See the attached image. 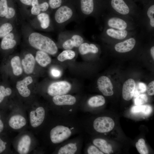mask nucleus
<instances>
[{"instance_id":"29","label":"nucleus","mask_w":154,"mask_h":154,"mask_svg":"<svg viewBox=\"0 0 154 154\" xmlns=\"http://www.w3.org/2000/svg\"><path fill=\"white\" fill-rule=\"evenodd\" d=\"M76 143H70L62 147L58 152V154H74L76 151Z\"/></svg>"},{"instance_id":"18","label":"nucleus","mask_w":154,"mask_h":154,"mask_svg":"<svg viewBox=\"0 0 154 154\" xmlns=\"http://www.w3.org/2000/svg\"><path fill=\"white\" fill-rule=\"evenodd\" d=\"M31 142V138L29 135H25L23 136L17 144V152L20 154L28 153L30 149Z\"/></svg>"},{"instance_id":"43","label":"nucleus","mask_w":154,"mask_h":154,"mask_svg":"<svg viewBox=\"0 0 154 154\" xmlns=\"http://www.w3.org/2000/svg\"><path fill=\"white\" fill-rule=\"evenodd\" d=\"M33 0H20V1L25 5H30L31 4Z\"/></svg>"},{"instance_id":"39","label":"nucleus","mask_w":154,"mask_h":154,"mask_svg":"<svg viewBox=\"0 0 154 154\" xmlns=\"http://www.w3.org/2000/svg\"><path fill=\"white\" fill-rule=\"evenodd\" d=\"M146 90L148 94L150 96L154 94V81L150 82L147 87Z\"/></svg>"},{"instance_id":"6","label":"nucleus","mask_w":154,"mask_h":154,"mask_svg":"<svg viewBox=\"0 0 154 154\" xmlns=\"http://www.w3.org/2000/svg\"><path fill=\"white\" fill-rule=\"evenodd\" d=\"M28 40L32 46L49 54L54 55L58 52V47L54 41L50 38L38 33H31Z\"/></svg>"},{"instance_id":"40","label":"nucleus","mask_w":154,"mask_h":154,"mask_svg":"<svg viewBox=\"0 0 154 154\" xmlns=\"http://www.w3.org/2000/svg\"><path fill=\"white\" fill-rule=\"evenodd\" d=\"M40 6L41 11L43 12L47 11L49 7L48 3L46 2H44L40 3Z\"/></svg>"},{"instance_id":"23","label":"nucleus","mask_w":154,"mask_h":154,"mask_svg":"<svg viewBox=\"0 0 154 154\" xmlns=\"http://www.w3.org/2000/svg\"><path fill=\"white\" fill-rule=\"evenodd\" d=\"M35 60L42 67H45L51 62V59L48 54L41 50L37 51L36 54Z\"/></svg>"},{"instance_id":"24","label":"nucleus","mask_w":154,"mask_h":154,"mask_svg":"<svg viewBox=\"0 0 154 154\" xmlns=\"http://www.w3.org/2000/svg\"><path fill=\"white\" fill-rule=\"evenodd\" d=\"M93 143L102 151L106 154H109L113 152L111 145L103 139H95L93 141Z\"/></svg>"},{"instance_id":"4","label":"nucleus","mask_w":154,"mask_h":154,"mask_svg":"<svg viewBox=\"0 0 154 154\" xmlns=\"http://www.w3.org/2000/svg\"><path fill=\"white\" fill-rule=\"evenodd\" d=\"M55 10L54 14V20L60 32L63 31L65 26L70 22L79 21L75 6L71 3L65 1Z\"/></svg>"},{"instance_id":"37","label":"nucleus","mask_w":154,"mask_h":154,"mask_svg":"<svg viewBox=\"0 0 154 154\" xmlns=\"http://www.w3.org/2000/svg\"><path fill=\"white\" fill-rule=\"evenodd\" d=\"M65 1L64 0H49L48 3L51 9H55L61 6Z\"/></svg>"},{"instance_id":"3","label":"nucleus","mask_w":154,"mask_h":154,"mask_svg":"<svg viewBox=\"0 0 154 154\" xmlns=\"http://www.w3.org/2000/svg\"><path fill=\"white\" fill-rule=\"evenodd\" d=\"M102 22L103 27L120 30H133L139 29L137 23L133 19L111 13H104L99 22Z\"/></svg>"},{"instance_id":"21","label":"nucleus","mask_w":154,"mask_h":154,"mask_svg":"<svg viewBox=\"0 0 154 154\" xmlns=\"http://www.w3.org/2000/svg\"><path fill=\"white\" fill-rule=\"evenodd\" d=\"M15 10L8 7L7 0H0V17L7 19L13 18L15 15Z\"/></svg>"},{"instance_id":"41","label":"nucleus","mask_w":154,"mask_h":154,"mask_svg":"<svg viewBox=\"0 0 154 154\" xmlns=\"http://www.w3.org/2000/svg\"><path fill=\"white\" fill-rule=\"evenodd\" d=\"M51 73L52 76L56 77H59L61 74V72L59 70L55 68L51 69Z\"/></svg>"},{"instance_id":"31","label":"nucleus","mask_w":154,"mask_h":154,"mask_svg":"<svg viewBox=\"0 0 154 154\" xmlns=\"http://www.w3.org/2000/svg\"><path fill=\"white\" fill-rule=\"evenodd\" d=\"M136 148L141 154H147L149 153L148 148L145 145L144 140L142 138L139 139L135 144Z\"/></svg>"},{"instance_id":"20","label":"nucleus","mask_w":154,"mask_h":154,"mask_svg":"<svg viewBox=\"0 0 154 154\" xmlns=\"http://www.w3.org/2000/svg\"><path fill=\"white\" fill-rule=\"evenodd\" d=\"M9 126L12 129L17 130L25 126L27 123L25 118L19 114H16L11 116L9 121Z\"/></svg>"},{"instance_id":"38","label":"nucleus","mask_w":154,"mask_h":154,"mask_svg":"<svg viewBox=\"0 0 154 154\" xmlns=\"http://www.w3.org/2000/svg\"><path fill=\"white\" fill-rule=\"evenodd\" d=\"M89 154H103L102 152L100 151L96 147L91 145L87 149Z\"/></svg>"},{"instance_id":"35","label":"nucleus","mask_w":154,"mask_h":154,"mask_svg":"<svg viewBox=\"0 0 154 154\" xmlns=\"http://www.w3.org/2000/svg\"><path fill=\"white\" fill-rule=\"evenodd\" d=\"M32 8L31 12L32 14L38 15L40 13L41 11L40 4L38 0H33L31 3Z\"/></svg>"},{"instance_id":"27","label":"nucleus","mask_w":154,"mask_h":154,"mask_svg":"<svg viewBox=\"0 0 154 154\" xmlns=\"http://www.w3.org/2000/svg\"><path fill=\"white\" fill-rule=\"evenodd\" d=\"M152 109L149 105H136L132 107L131 110V112L134 114L142 113L146 115L150 114L152 112Z\"/></svg>"},{"instance_id":"13","label":"nucleus","mask_w":154,"mask_h":154,"mask_svg":"<svg viewBox=\"0 0 154 154\" xmlns=\"http://www.w3.org/2000/svg\"><path fill=\"white\" fill-rule=\"evenodd\" d=\"M97 85L100 91L106 96H110L114 94L113 86L110 79L107 77H100L97 81Z\"/></svg>"},{"instance_id":"22","label":"nucleus","mask_w":154,"mask_h":154,"mask_svg":"<svg viewBox=\"0 0 154 154\" xmlns=\"http://www.w3.org/2000/svg\"><path fill=\"white\" fill-rule=\"evenodd\" d=\"M14 38V35L12 33H10L3 37L1 43V48L6 50L13 48L17 43Z\"/></svg>"},{"instance_id":"46","label":"nucleus","mask_w":154,"mask_h":154,"mask_svg":"<svg viewBox=\"0 0 154 154\" xmlns=\"http://www.w3.org/2000/svg\"><path fill=\"white\" fill-rule=\"evenodd\" d=\"M151 56L153 59L154 60V46H153L151 48Z\"/></svg>"},{"instance_id":"36","label":"nucleus","mask_w":154,"mask_h":154,"mask_svg":"<svg viewBox=\"0 0 154 154\" xmlns=\"http://www.w3.org/2000/svg\"><path fill=\"white\" fill-rule=\"evenodd\" d=\"M148 98L146 95L142 94L135 98L134 103L136 105H142L148 101Z\"/></svg>"},{"instance_id":"44","label":"nucleus","mask_w":154,"mask_h":154,"mask_svg":"<svg viewBox=\"0 0 154 154\" xmlns=\"http://www.w3.org/2000/svg\"><path fill=\"white\" fill-rule=\"evenodd\" d=\"M133 1L135 2H139L140 3H141V4H142L143 5H144L148 2L149 1H150V0H132Z\"/></svg>"},{"instance_id":"28","label":"nucleus","mask_w":154,"mask_h":154,"mask_svg":"<svg viewBox=\"0 0 154 154\" xmlns=\"http://www.w3.org/2000/svg\"><path fill=\"white\" fill-rule=\"evenodd\" d=\"M105 103L104 97L102 95H97L89 99L88 104L92 107H98L104 105Z\"/></svg>"},{"instance_id":"19","label":"nucleus","mask_w":154,"mask_h":154,"mask_svg":"<svg viewBox=\"0 0 154 154\" xmlns=\"http://www.w3.org/2000/svg\"><path fill=\"white\" fill-rule=\"evenodd\" d=\"M78 51L82 55H85L89 53L96 54L99 51L98 47L95 44L84 42L78 47Z\"/></svg>"},{"instance_id":"15","label":"nucleus","mask_w":154,"mask_h":154,"mask_svg":"<svg viewBox=\"0 0 154 154\" xmlns=\"http://www.w3.org/2000/svg\"><path fill=\"white\" fill-rule=\"evenodd\" d=\"M136 84L135 81L130 78L125 81L123 84L122 88V96L123 99L127 101L131 100L133 96Z\"/></svg>"},{"instance_id":"45","label":"nucleus","mask_w":154,"mask_h":154,"mask_svg":"<svg viewBox=\"0 0 154 154\" xmlns=\"http://www.w3.org/2000/svg\"><path fill=\"white\" fill-rule=\"evenodd\" d=\"M4 124L1 120L0 119V133L3 131L4 129Z\"/></svg>"},{"instance_id":"30","label":"nucleus","mask_w":154,"mask_h":154,"mask_svg":"<svg viewBox=\"0 0 154 154\" xmlns=\"http://www.w3.org/2000/svg\"><path fill=\"white\" fill-rule=\"evenodd\" d=\"M76 56L75 51L72 50H65L60 53L57 57L58 60L63 62L68 60H71Z\"/></svg>"},{"instance_id":"34","label":"nucleus","mask_w":154,"mask_h":154,"mask_svg":"<svg viewBox=\"0 0 154 154\" xmlns=\"http://www.w3.org/2000/svg\"><path fill=\"white\" fill-rule=\"evenodd\" d=\"M146 85L141 82L138 83L135 85V88L133 96L136 98L140 95V93L145 92L146 90Z\"/></svg>"},{"instance_id":"1","label":"nucleus","mask_w":154,"mask_h":154,"mask_svg":"<svg viewBox=\"0 0 154 154\" xmlns=\"http://www.w3.org/2000/svg\"><path fill=\"white\" fill-rule=\"evenodd\" d=\"M103 13H111L127 17L134 19L138 25L141 10L132 0H103Z\"/></svg>"},{"instance_id":"25","label":"nucleus","mask_w":154,"mask_h":154,"mask_svg":"<svg viewBox=\"0 0 154 154\" xmlns=\"http://www.w3.org/2000/svg\"><path fill=\"white\" fill-rule=\"evenodd\" d=\"M10 64L15 75L19 76L22 74L23 67L19 56H15L13 57L11 60Z\"/></svg>"},{"instance_id":"32","label":"nucleus","mask_w":154,"mask_h":154,"mask_svg":"<svg viewBox=\"0 0 154 154\" xmlns=\"http://www.w3.org/2000/svg\"><path fill=\"white\" fill-rule=\"evenodd\" d=\"M11 88L6 86L3 84L0 85V104L4 100L5 98L9 96L12 94Z\"/></svg>"},{"instance_id":"7","label":"nucleus","mask_w":154,"mask_h":154,"mask_svg":"<svg viewBox=\"0 0 154 154\" xmlns=\"http://www.w3.org/2000/svg\"><path fill=\"white\" fill-rule=\"evenodd\" d=\"M139 30V29L133 30H120L103 27L99 36L101 39L104 41L117 43L133 36Z\"/></svg>"},{"instance_id":"2","label":"nucleus","mask_w":154,"mask_h":154,"mask_svg":"<svg viewBox=\"0 0 154 154\" xmlns=\"http://www.w3.org/2000/svg\"><path fill=\"white\" fill-rule=\"evenodd\" d=\"M75 6L79 21L91 16L99 22L104 11L103 0H78Z\"/></svg>"},{"instance_id":"26","label":"nucleus","mask_w":154,"mask_h":154,"mask_svg":"<svg viewBox=\"0 0 154 154\" xmlns=\"http://www.w3.org/2000/svg\"><path fill=\"white\" fill-rule=\"evenodd\" d=\"M37 18L39 21L40 26L43 29L48 28L50 24V19L49 15L46 13L43 12L37 15Z\"/></svg>"},{"instance_id":"17","label":"nucleus","mask_w":154,"mask_h":154,"mask_svg":"<svg viewBox=\"0 0 154 154\" xmlns=\"http://www.w3.org/2000/svg\"><path fill=\"white\" fill-rule=\"evenodd\" d=\"M52 100L54 104L58 106L73 105L76 101V98L69 94L55 96Z\"/></svg>"},{"instance_id":"14","label":"nucleus","mask_w":154,"mask_h":154,"mask_svg":"<svg viewBox=\"0 0 154 154\" xmlns=\"http://www.w3.org/2000/svg\"><path fill=\"white\" fill-rule=\"evenodd\" d=\"M33 82V78L31 76L26 77L22 80L17 82L16 87L21 96L27 98L30 95L31 92L28 86Z\"/></svg>"},{"instance_id":"11","label":"nucleus","mask_w":154,"mask_h":154,"mask_svg":"<svg viewBox=\"0 0 154 154\" xmlns=\"http://www.w3.org/2000/svg\"><path fill=\"white\" fill-rule=\"evenodd\" d=\"M71 88L70 84L66 81L55 82L48 86L47 93L52 96L66 94L70 90Z\"/></svg>"},{"instance_id":"9","label":"nucleus","mask_w":154,"mask_h":154,"mask_svg":"<svg viewBox=\"0 0 154 154\" xmlns=\"http://www.w3.org/2000/svg\"><path fill=\"white\" fill-rule=\"evenodd\" d=\"M71 133V131L68 127L62 125H57L50 131V139L54 143H60L68 138Z\"/></svg>"},{"instance_id":"5","label":"nucleus","mask_w":154,"mask_h":154,"mask_svg":"<svg viewBox=\"0 0 154 154\" xmlns=\"http://www.w3.org/2000/svg\"><path fill=\"white\" fill-rule=\"evenodd\" d=\"M138 23L139 29L148 39L154 37V0L143 5Z\"/></svg>"},{"instance_id":"10","label":"nucleus","mask_w":154,"mask_h":154,"mask_svg":"<svg viewBox=\"0 0 154 154\" xmlns=\"http://www.w3.org/2000/svg\"><path fill=\"white\" fill-rule=\"evenodd\" d=\"M115 125L114 121L108 117L97 118L94 120L93 126L97 132L100 133L108 132L112 130Z\"/></svg>"},{"instance_id":"33","label":"nucleus","mask_w":154,"mask_h":154,"mask_svg":"<svg viewBox=\"0 0 154 154\" xmlns=\"http://www.w3.org/2000/svg\"><path fill=\"white\" fill-rule=\"evenodd\" d=\"M12 25L8 23L3 24L0 27V38H3L9 33L13 30Z\"/></svg>"},{"instance_id":"42","label":"nucleus","mask_w":154,"mask_h":154,"mask_svg":"<svg viewBox=\"0 0 154 154\" xmlns=\"http://www.w3.org/2000/svg\"><path fill=\"white\" fill-rule=\"evenodd\" d=\"M7 143L4 142L0 138V153L3 152L5 149Z\"/></svg>"},{"instance_id":"12","label":"nucleus","mask_w":154,"mask_h":154,"mask_svg":"<svg viewBox=\"0 0 154 154\" xmlns=\"http://www.w3.org/2000/svg\"><path fill=\"white\" fill-rule=\"evenodd\" d=\"M45 115V110L42 107H38L35 110L31 111L29 117L31 126L35 128L41 125L44 119Z\"/></svg>"},{"instance_id":"16","label":"nucleus","mask_w":154,"mask_h":154,"mask_svg":"<svg viewBox=\"0 0 154 154\" xmlns=\"http://www.w3.org/2000/svg\"><path fill=\"white\" fill-rule=\"evenodd\" d=\"M23 68L26 74H30L33 72L35 64V59L31 53L26 54L21 61Z\"/></svg>"},{"instance_id":"8","label":"nucleus","mask_w":154,"mask_h":154,"mask_svg":"<svg viewBox=\"0 0 154 154\" xmlns=\"http://www.w3.org/2000/svg\"><path fill=\"white\" fill-rule=\"evenodd\" d=\"M59 40L62 42L61 46L65 50H72L78 48L84 41L83 35L79 32L62 31L58 35Z\"/></svg>"}]
</instances>
